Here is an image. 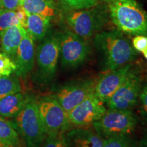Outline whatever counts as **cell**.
Masks as SVG:
<instances>
[{"mask_svg":"<svg viewBox=\"0 0 147 147\" xmlns=\"http://www.w3.org/2000/svg\"><path fill=\"white\" fill-rule=\"evenodd\" d=\"M95 43L102 53L108 70H114L130 64L136 57L133 46L119 31L97 34Z\"/></svg>","mask_w":147,"mask_h":147,"instance_id":"1","label":"cell"},{"mask_svg":"<svg viewBox=\"0 0 147 147\" xmlns=\"http://www.w3.org/2000/svg\"><path fill=\"white\" fill-rule=\"evenodd\" d=\"M110 17L119 30L147 36V13L135 0H115L110 4Z\"/></svg>","mask_w":147,"mask_h":147,"instance_id":"2","label":"cell"},{"mask_svg":"<svg viewBox=\"0 0 147 147\" xmlns=\"http://www.w3.org/2000/svg\"><path fill=\"white\" fill-rule=\"evenodd\" d=\"M15 117L16 130L27 147L41 146L47 135L40 119L38 102L34 97H27L23 107Z\"/></svg>","mask_w":147,"mask_h":147,"instance_id":"3","label":"cell"},{"mask_svg":"<svg viewBox=\"0 0 147 147\" xmlns=\"http://www.w3.org/2000/svg\"><path fill=\"white\" fill-rule=\"evenodd\" d=\"M137 118L131 110L108 109L93 123L95 131L104 138L129 136L137 125Z\"/></svg>","mask_w":147,"mask_h":147,"instance_id":"4","label":"cell"},{"mask_svg":"<svg viewBox=\"0 0 147 147\" xmlns=\"http://www.w3.org/2000/svg\"><path fill=\"white\" fill-rule=\"evenodd\" d=\"M42 125L47 135L65 133L68 129V115L54 97H45L38 102Z\"/></svg>","mask_w":147,"mask_h":147,"instance_id":"5","label":"cell"},{"mask_svg":"<svg viewBox=\"0 0 147 147\" xmlns=\"http://www.w3.org/2000/svg\"><path fill=\"white\" fill-rule=\"evenodd\" d=\"M59 40V55L63 67H76L86 60L89 47L83 38L68 31L62 34Z\"/></svg>","mask_w":147,"mask_h":147,"instance_id":"6","label":"cell"},{"mask_svg":"<svg viewBox=\"0 0 147 147\" xmlns=\"http://www.w3.org/2000/svg\"><path fill=\"white\" fill-rule=\"evenodd\" d=\"M141 79L132 71L115 93L106 102L109 109L131 110L136 105L141 91Z\"/></svg>","mask_w":147,"mask_h":147,"instance_id":"7","label":"cell"},{"mask_svg":"<svg viewBox=\"0 0 147 147\" xmlns=\"http://www.w3.org/2000/svg\"><path fill=\"white\" fill-rule=\"evenodd\" d=\"M104 103L91 93L67 113L69 123L78 127L93 125L106 113Z\"/></svg>","mask_w":147,"mask_h":147,"instance_id":"8","label":"cell"},{"mask_svg":"<svg viewBox=\"0 0 147 147\" xmlns=\"http://www.w3.org/2000/svg\"><path fill=\"white\" fill-rule=\"evenodd\" d=\"M96 82L93 80H80L62 86L54 97L65 111L68 113L75 106L91 93H94Z\"/></svg>","mask_w":147,"mask_h":147,"instance_id":"9","label":"cell"},{"mask_svg":"<svg viewBox=\"0 0 147 147\" xmlns=\"http://www.w3.org/2000/svg\"><path fill=\"white\" fill-rule=\"evenodd\" d=\"M67 15V23L72 32L82 38H90L104 24V18L100 12L92 9H82Z\"/></svg>","mask_w":147,"mask_h":147,"instance_id":"10","label":"cell"},{"mask_svg":"<svg viewBox=\"0 0 147 147\" xmlns=\"http://www.w3.org/2000/svg\"><path fill=\"white\" fill-rule=\"evenodd\" d=\"M59 57V40L55 37L45 40L38 48L37 62L42 78L50 80L56 72Z\"/></svg>","mask_w":147,"mask_h":147,"instance_id":"11","label":"cell"},{"mask_svg":"<svg viewBox=\"0 0 147 147\" xmlns=\"http://www.w3.org/2000/svg\"><path fill=\"white\" fill-rule=\"evenodd\" d=\"M131 70V63L124 67L108 70L96 82L94 93L100 100L106 103L121 87Z\"/></svg>","mask_w":147,"mask_h":147,"instance_id":"12","label":"cell"},{"mask_svg":"<svg viewBox=\"0 0 147 147\" xmlns=\"http://www.w3.org/2000/svg\"><path fill=\"white\" fill-rule=\"evenodd\" d=\"M34 40L26 30L16 52L15 71L18 76H25L34 67L35 58Z\"/></svg>","mask_w":147,"mask_h":147,"instance_id":"13","label":"cell"},{"mask_svg":"<svg viewBox=\"0 0 147 147\" xmlns=\"http://www.w3.org/2000/svg\"><path fill=\"white\" fill-rule=\"evenodd\" d=\"M64 136L66 147H102L104 140L95 131L84 128L73 129Z\"/></svg>","mask_w":147,"mask_h":147,"instance_id":"14","label":"cell"},{"mask_svg":"<svg viewBox=\"0 0 147 147\" xmlns=\"http://www.w3.org/2000/svg\"><path fill=\"white\" fill-rule=\"evenodd\" d=\"M25 32L23 27L14 26L0 32V43L3 53L9 55L16 54Z\"/></svg>","mask_w":147,"mask_h":147,"instance_id":"15","label":"cell"},{"mask_svg":"<svg viewBox=\"0 0 147 147\" xmlns=\"http://www.w3.org/2000/svg\"><path fill=\"white\" fill-rule=\"evenodd\" d=\"M27 97L21 93L18 92L1 99L0 116L4 118L16 117L23 107Z\"/></svg>","mask_w":147,"mask_h":147,"instance_id":"16","label":"cell"},{"mask_svg":"<svg viewBox=\"0 0 147 147\" xmlns=\"http://www.w3.org/2000/svg\"><path fill=\"white\" fill-rule=\"evenodd\" d=\"M27 14V32L34 40H42L49 29L51 18L39 14Z\"/></svg>","mask_w":147,"mask_h":147,"instance_id":"17","label":"cell"},{"mask_svg":"<svg viewBox=\"0 0 147 147\" xmlns=\"http://www.w3.org/2000/svg\"><path fill=\"white\" fill-rule=\"evenodd\" d=\"M21 5L27 13L51 18L56 14L57 8L53 0H23Z\"/></svg>","mask_w":147,"mask_h":147,"instance_id":"18","label":"cell"},{"mask_svg":"<svg viewBox=\"0 0 147 147\" xmlns=\"http://www.w3.org/2000/svg\"><path fill=\"white\" fill-rule=\"evenodd\" d=\"M0 140L11 147H17L20 144L19 134L13 123L0 116Z\"/></svg>","mask_w":147,"mask_h":147,"instance_id":"19","label":"cell"},{"mask_svg":"<svg viewBox=\"0 0 147 147\" xmlns=\"http://www.w3.org/2000/svg\"><path fill=\"white\" fill-rule=\"evenodd\" d=\"M21 90V84L15 76H0V100L9 95L20 92Z\"/></svg>","mask_w":147,"mask_h":147,"instance_id":"20","label":"cell"},{"mask_svg":"<svg viewBox=\"0 0 147 147\" xmlns=\"http://www.w3.org/2000/svg\"><path fill=\"white\" fill-rule=\"evenodd\" d=\"M14 26L21 27L15 11L3 10L0 12V32Z\"/></svg>","mask_w":147,"mask_h":147,"instance_id":"21","label":"cell"},{"mask_svg":"<svg viewBox=\"0 0 147 147\" xmlns=\"http://www.w3.org/2000/svg\"><path fill=\"white\" fill-rule=\"evenodd\" d=\"M102 147H135V144L129 136H119L104 139Z\"/></svg>","mask_w":147,"mask_h":147,"instance_id":"22","label":"cell"},{"mask_svg":"<svg viewBox=\"0 0 147 147\" xmlns=\"http://www.w3.org/2000/svg\"><path fill=\"white\" fill-rule=\"evenodd\" d=\"M16 69L15 62H14L5 53H0V76H10Z\"/></svg>","mask_w":147,"mask_h":147,"instance_id":"23","label":"cell"},{"mask_svg":"<svg viewBox=\"0 0 147 147\" xmlns=\"http://www.w3.org/2000/svg\"><path fill=\"white\" fill-rule=\"evenodd\" d=\"M65 5L74 10L91 8L97 5L96 0H61Z\"/></svg>","mask_w":147,"mask_h":147,"instance_id":"24","label":"cell"},{"mask_svg":"<svg viewBox=\"0 0 147 147\" xmlns=\"http://www.w3.org/2000/svg\"><path fill=\"white\" fill-rule=\"evenodd\" d=\"M42 147H66L64 133L47 136Z\"/></svg>","mask_w":147,"mask_h":147,"instance_id":"25","label":"cell"},{"mask_svg":"<svg viewBox=\"0 0 147 147\" xmlns=\"http://www.w3.org/2000/svg\"><path fill=\"white\" fill-rule=\"evenodd\" d=\"M132 46L136 51L143 53L147 49V36H136L133 39Z\"/></svg>","mask_w":147,"mask_h":147,"instance_id":"26","label":"cell"},{"mask_svg":"<svg viewBox=\"0 0 147 147\" xmlns=\"http://www.w3.org/2000/svg\"><path fill=\"white\" fill-rule=\"evenodd\" d=\"M140 100V112L147 122V83L141 90L139 95Z\"/></svg>","mask_w":147,"mask_h":147,"instance_id":"27","label":"cell"},{"mask_svg":"<svg viewBox=\"0 0 147 147\" xmlns=\"http://www.w3.org/2000/svg\"><path fill=\"white\" fill-rule=\"evenodd\" d=\"M16 16H17L18 21L20 22L21 27L27 29V14L23 6L19 5L15 10Z\"/></svg>","mask_w":147,"mask_h":147,"instance_id":"28","label":"cell"},{"mask_svg":"<svg viewBox=\"0 0 147 147\" xmlns=\"http://www.w3.org/2000/svg\"><path fill=\"white\" fill-rule=\"evenodd\" d=\"M3 10H15L19 5V0H1Z\"/></svg>","mask_w":147,"mask_h":147,"instance_id":"29","label":"cell"},{"mask_svg":"<svg viewBox=\"0 0 147 147\" xmlns=\"http://www.w3.org/2000/svg\"><path fill=\"white\" fill-rule=\"evenodd\" d=\"M138 147H147V133L145 134L140 141Z\"/></svg>","mask_w":147,"mask_h":147,"instance_id":"30","label":"cell"},{"mask_svg":"<svg viewBox=\"0 0 147 147\" xmlns=\"http://www.w3.org/2000/svg\"><path fill=\"white\" fill-rule=\"evenodd\" d=\"M0 147H11V146H9L8 144H7L6 143L3 142V141L0 140Z\"/></svg>","mask_w":147,"mask_h":147,"instance_id":"31","label":"cell"},{"mask_svg":"<svg viewBox=\"0 0 147 147\" xmlns=\"http://www.w3.org/2000/svg\"><path fill=\"white\" fill-rule=\"evenodd\" d=\"M143 53V55H144V57L146 59H147V49H146V50H145L144 52L142 53Z\"/></svg>","mask_w":147,"mask_h":147,"instance_id":"32","label":"cell"},{"mask_svg":"<svg viewBox=\"0 0 147 147\" xmlns=\"http://www.w3.org/2000/svg\"><path fill=\"white\" fill-rule=\"evenodd\" d=\"M3 10V7H2V4H1V1L0 0V12H1Z\"/></svg>","mask_w":147,"mask_h":147,"instance_id":"33","label":"cell"},{"mask_svg":"<svg viewBox=\"0 0 147 147\" xmlns=\"http://www.w3.org/2000/svg\"><path fill=\"white\" fill-rule=\"evenodd\" d=\"M102 1H106V2H113V1H115V0H102Z\"/></svg>","mask_w":147,"mask_h":147,"instance_id":"34","label":"cell"},{"mask_svg":"<svg viewBox=\"0 0 147 147\" xmlns=\"http://www.w3.org/2000/svg\"><path fill=\"white\" fill-rule=\"evenodd\" d=\"M23 0H19V5H21V3H22V1H23Z\"/></svg>","mask_w":147,"mask_h":147,"instance_id":"35","label":"cell"}]
</instances>
